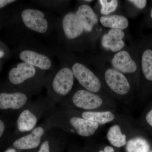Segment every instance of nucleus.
Masks as SVG:
<instances>
[{
  "mask_svg": "<svg viewBox=\"0 0 152 152\" xmlns=\"http://www.w3.org/2000/svg\"><path fill=\"white\" fill-rule=\"evenodd\" d=\"M27 97L23 93L17 92L12 94H0V109L18 110L21 108L26 102Z\"/></svg>",
  "mask_w": 152,
  "mask_h": 152,
  "instance_id": "obj_13",
  "label": "nucleus"
},
{
  "mask_svg": "<svg viewBox=\"0 0 152 152\" xmlns=\"http://www.w3.org/2000/svg\"><path fill=\"white\" fill-rule=\"evenodd\" d=\"M75 13L86 32L91 33L96 31L99 18L91 6L83 4L79 6Z\"/></svg>",
  "mask_w": 152,
  "mask_h": 152,
  "instance_id": "obj_9",
  "label": "nucleus"
},
{
  "mask_svg": "<svg viewBox=\"0 0 152 152\" xmlns=\"http://www.w3.org/2000/svg\"><path fill=\"white\" fill-rule=\"evenodd\" d=\"M99 152H115V151H114L113 148H112V147L107 146L104 148V151L102 150Z\"/></svg>",
  "mask_w": 152,
  "mask_h": 152,
  "instance_id": "obj_27",
  "label": "nucleus"
},
{
  "mask_svg": "<svg viewBox=\"0 0 152 152\" xmlns=\"http://www.w3.org/2000/svg\"><path fill=\"white\" fill-rule=\"evenodd\" d=\"M44 130L41 127L36 128L30 134L19 138L14 142V147L19 150H28L37 148L40 143Z\"/></svg>",
  "mask_w": 152,
  "mask_h": 152,
  "instance_id": "obj_12",
  "label": "nucleus"
},
{
  "mask_svg": "<svg viewBox=\"0 0 152 152\" xmlns=\"http://www.w3.org/2000/svg\"><path fill=\"white\" fill-rule=\"evenodd\" d=\"M98 2L101 6L100 12L102 16L111 15L116 11L119 6L118 0H99Z\"/></svg>",
  "mask_w": 152,
  "mask_h": 152,
  "instance_id": "obj_21",
  "label": "nucleus"
},
{
  "mask_svg": "<svg viewBox=\"0 0 152 152\" xmlns=\"http://www.w3.org/2000/svg\"><path fill=\"white\" fill-rule=\"evenodd\" d=\"M82 117L86 119L97 123L99 124H105L113 121L115 119V116L110 111H86L82 114Z\"/></svg>",
  "mask_w": 152,
  "mask_h": 152,
  "instance_id": "obj_19",
  "label": "nucleus"
},
{
  "mask_svg": "<svg viewBox=\"0 0 152 152\" xmlns=\"http://www.w3.org/2000/svg\"><path fill=\"white\" fill-rule=\"evenodd\" d=\"M126 2L139 10H142L145 9L146 7L148 2L146 0H129L126 1Z\"/></svg>",
  "mask_w": 152,
  "mask_h": 152,
  "instance_id": "obj_22",
  "label": "nucleus"
},
{
  "mask_svg": "<svg viewBox=\"0 0 152 152\" xmlns=\"http://www.w3.org/2000/svg\"><path fill=\"white\" fill-rule=\"evenodd\" d=\"M99 57L110 66L126 77L136 74L140 68L139 56L132 47L126 46L121 50L115 53H104Z\"/></svg>",
  "mask_w": 152,
  "mask_h": 152,
  "instance_id": "obj_2",
  "label": "nucleus"
},
{
  "mask_svg": "<svg viewBox=\"0 0 152 152\" xmlns=\"http://www.w3.org/2000/svg\"><path fill=\"white\" fill-rule=\"evenodd\" d=\"M71 66L74 77L85 89L95 94L101 91L102 82L88 66L81 62L75 61Z\"/></svg>",
  "mask_w": 152,
  "mask_h": 152,
  "instance_id": "obj_3",
  "label": "nucleus"
},
{
  "mask_svg": "<svg viewBox=\"0 0 152 152\" xmlns=\"http://www.w3.org/2000/svg\"><path fill=\"white\" fill-rule=\"evenodd\" d=\"M14 0H0V9L4 7L7 5L15 2Z\"/></svg>",
  "mask_w": 152,
  "mask_h": 152,
  "instance_id": "obj_24",
  "label": "nucleus"
},
{
  "mask_svg": "<svg viewBox=\"0 0 152 152\" xmlns=\"http://www.w3.org/2000/svg\"><path fill=\"white\" fill-rule=\"evenodd\" d=\"M38 152H50V147L48 141L44 142L42 144Z\"/></svg>",
  "mask_w": 152,
  "mask_h": 152,
  "instance_id": "obj_23",
  "label": "nucleus"
},
{
  "mask_svg": "<svg viewBox=\"0 0 152 152\" xmlns=\"http://www.w3.org/2000/svg\"><path fill=\"white\" fill-rule=\"evenodd\" d=\"M91 61L93 66L102 75L106 86L113 93L122 96L129 93L130 83L124 75L110 66L99 56L94 57Z\"/></svg>",
  "mask_w": 152,
  "mask_h": 152,
  "instance_id": "obj_1",
  "label": "nucleus"
},
{
  "mask_svg": "<svg viewBox=\"0 0 152 152\" xmlns=\"http://www.w3.org/2000/svg\"><path fill=\"white\" fill-rule=\"evenodd\" d=\"M37 117L28 110H25L19 116L17 121L19 130L22 132H28L32 130L37 124Z\"/></svg>",
  "mask_w": 152,
  "mask_h": 152,
  "instance_id": "obj_17",
  "label": "nucleus"
},
{
  "mask_svg": "<svg viewBox=\"0 0 152 152\" xmlns=\"http://www.w3.org/2000/svg\"><path fill=\"white\" fill-rule=\"evenodd\" d=\"M107 138L114 146L121 148L127 144L126 137L122 134L121 127L115 125L109 129L107 133Z\"/></svg>",
  "mask_w": 152,
  "mask_h": 152,
  "instance_id": "obj_18",
  "label": "nucleus"
},
{
  "mask_svg": "<svg viewBox=\"0 0 152 152\" xmlns=\"http://www.w3.org/2000/svg\"><path fill=\"white\" fill-rule=\"evenodd\" d=\"M84 1L86 3H90L92 2L93 1H91V0H89V1Z\"/></svg>",
  "mask_w": 152,
  "mask_h": 152,
  "instance_id": "obj_31",
  "label": "nucleus"
},
{
  "mask_svg": "<svg viewBox=\"0 0 152 152\" xmlns=\"http://www.w3.org/2000/svg\"><path fill=\"white\" fill-rule=\"evenodd\" d=\"M150 146L145 139L138 137L130 140L127 143L128 152H148Z\"/></svg>",
  "mask_w": 152,
  "mask_h": 152,
  "instance_id": "obj_20",
  "label": "nucleus"
},
{
  "mask_svg": "<svg viewBox=\"0 0 152 152\" xmlns=\"http://www.w3.org/2000/svg\"><path fill=\"white\" fill-rule=\"evenodd\" d=\"M103 26L110 29L124 30L129 26L128 19L124 16L118 14H111L108 15L102 16L99 19Z\"/></svg>",
  "mask_w": 152,
  "mask_h": 152,
  "instance_id": "obj_15",
  "label": "nucleus"
},
{
  "mask_svg": "<svg viewBox=\"0 0 152 152\" xmlns=\"http://www.w3.org/2000/svg\"><path fill=\"white\" fill-rule=\"evenodd\" d=\"M62 25L65 36L69 40L77 39L86 32L75 12H69L66 14L63 17Z\"/></svg>",
  "mask_w": 152,
  "mask_h": 152,
  "instance_id": "obj_8",
  "label": "nucleus"
},
{
  "mask_svg": "<svg viewBox=\"0 0 152 152\" xmlns=\"http://www.w3.org/2000/svg\"><path fill=\"white\" fill-rule=\"evenodd\" d=\"M5 129V125L2 121L0 120V137L2 135Z\"/></svg>",
  "mask_w": 152,
  "mask_h": 152,
  "instance_id": "obj_26",
  "label": "nucleus"
},
{
  "mask_svg": "<svg viewBox=\"0 0 152 152\" xmlns=\"http://www.w3.org/2000/svg\"><path fill=\"white\" fill-rule=\"evenodd\" d=\"M5 152H16V151L14 149L10 148L7 150Z\"/></svg>",
  "mask_w": 152,
  "mask_h": 152,
  "instance_id": "obj_28",
  "label": "nucleus"
},
{
  "mask_svg": "<svg viewBox=\"0 0 152 152\" xmlns=\"http://www.w3.org/2000/svg\"><path fill=\"white\" fill-rule=\"evenodd\" d=\"M146 119L148 124L152 126V109L147 114Z\"/></svg>",
  "mask_w": 152,
  "mask_h": 152,
  "instance_id": "obj_25",
  "label": "nucleus"
},
{
  "mask_svg": "<svg viewBox=\"0 0 152 152\" xmlns=\"http://www.w3.org/2000/svg\"><path fill=\"white\" fill-rule=\"evenodd\" d=\"M4 56V52L0 51V58H3V57Z\"/></svg>",
  "mask_w": 152,
  "mask_h": 152,
  "instance_id": "obj_29",
  "label": "nucleus"
},
{
  "mask_svg": "<svg viewBox=\"0 0 152 152\" xmlns=\"http://www.w3.org/2000/svg\"><path fill=\"white\" fill-rule=\"evenodd\" d=\"M36 73L35 67L23 62L18 64L17 67L11 70L9 74V78L12 83L20 84L26 80L32 77Z\"/></svg>",
  "mask_w": 152,
  "mask_h": 152,
  "instance_id": "obj_11",
  "label": "nucleus"
},
{
  "mask_svg": "<svg viewBox=\"0 0 152 152\" xmlns=\"http://www.w3.org/2000/svg\"><path fill=\"white\" fill-rule=\"evenodd\" d=\"M125 37L123 30L110 29L102 36L101 46L104 53L113 54L123 50L126 47L124 39Z\"/></svg>",
  "mask_w": 152,
  "mask_h": 152,
  "instance_id": "obj_5",
  "label": "nucleus"
},
{
  "mask_svg": "<svg viewBox=\"0 0 152 152\" xmlns=\"http://www.w3.org/2000/svg\"><path fill=\"white\" fill-rule=\"evenodd\" d=\"M70 122L78 134L83 137L92 135L99 127L97 123L79 117H72L70 119Z\"/></svg>",
  "mask_w": 152,
  "mask_h": 152,
  "instance_id": "obj_14",
  "label": "nucleus"
},
{
  "mask_svg": "<svg viewBox=\"0 0 152 152\" xmlns=\"http://www.w3.org/2000/svg\"><path fill=\"white\" fill-rule=\"evenodd\" d=\"M151 152H152V151H151Z\"/></svg>",
  "mask_w": 152,
  "mask_h": 152,
  "instance_id": "obj_32",
  "label": "nucleus"
},
{
  "mask_svg": "<svg viewBox=\"0 0 152 152\" xmlns=\"http://www.w3.org/2000/svg\"><path fill=\"white\" fill-rule=\"evenodd\" d=\"M140 53L139 63L142 73L147 80L152 82V49L145 47Z\"/></svg>",
  "mask_w": 152,
  "mask_h": 152,
  "instance_id": "obj_16",
  "label": "nucleus"
},
{
  "mask_svg": "<svg viewBox=\"0 0 152 152\" xmlns=\"http://www.w3.org/2000/svg\"><path fill=\"white\" fill-rule=\"evenodd\" d=\"M19 57L23 62L41 69L47 70L52 66L51 61L47 56L31 50H23Z\"/></svg>",
  "mask_w": 152,
  "mask_h": 152,
  "instance_id": "obj_10",
  "label": "nucleus"
},
{
  "mask_svg": "<svg viewBox=\"0 0 152 152\" xmlns=\"http://www.w3.org/2000/svg\"><path fill=\"white\" fill-rule=\"evenodd\" d=\"M150 16L151 18L152 19V8L151 9V11H150Z\"/></svg>",
  "mask_w": 152,
  "mask_h": 152,
  "instance_id": "obj_30",
  "label": "nucleus"
},
{
  "mask_svg": "<svg viewBox=\"0 0 152 152\" xmlns=\"http://www.w3.org/2000/svg\"><path fill=\"white\" fill-rule=\"evenodd\" d=\"M72 71L69 67H64L57 73L52 83V87L57 94L65 96L72 88L74 83Z\"/></svg>",
  "mask_w": 152,
  "mask_h": 152,
  "instance_id": "obj_6",
  "label": "nucleus"
},
{
  "mask_svg": "<svg viewBox=\"0 0 152 152\" xmlns=\"http://www.w3.org/2000/svg\"><path fill=\"white\" fill-rule=\"evenodd\" d=\"M42 11L34 9H26L23 11L21 18L25 26L29 29L43 34L48 31V23Z\"/></svg>",
  "mask_w": 152,
  "mask_h": 152,
  "instance_id": "obj_4",
  "label": "nucleus"
},
{
  "mask_svg": "<svg viewBox=\"0 0 152 152\" xmlns=\"http://www.w3.org/2000/svg\"><path fill=\"white\" fill-rule=\"evenodd\" d=\"M72 102L76 107L86 110L98 108L103 103L100 96L86 89L77 91L73 96Z\"/></svg>",
  "mask_w": 152,
  "mask_h": 152,
  "instance_id": "obj_7",
  "label": "nucleus"
}]
</instances>
